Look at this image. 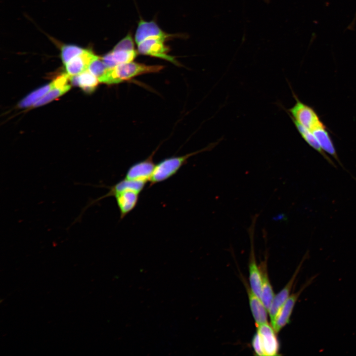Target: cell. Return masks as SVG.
Listing matches in <instances>:
<instances>
[{"instance_id": "1", "label": "cell", "mask_w": 356, "mask_h": 356, "mask_svg": "<svg viewBox=\"0 0 356 356\" xmlns=\"http://www.w3.org/2000/svg\"><path fill=\"white\" fill-rule=\"evenodd\" d=\"M174 36L164 31L155 21L140 19L134 40L139 54L161 58L179 65L175 57L169 54L170 48L165 44Z\"/></svg>"}, {"instance_id": "2", "label": "cell", "mask_w": 356, "mask_h": 356, "mask_svg": "<svg viewBox=\"0 0 356 356\" xmlns=\"http://www.w3.org/2000/svg\"><path fill=\"white\" fill-rule=\"evenodd\" d=\"M163 68L162 65H146L133 61L109 68L103 83L119 84L141 75L159 72Z\"/></svg>"}, {"instance_id": "3", "label": "cell", "mask_w": 356, "mask_h": 356, "mask_svg": "<svg viewBox=\"0 0 356 356\" xmlns=\"http://www.w3.org/2000/svg\"><path fill=\"white\" fill-rule=\"evenodd\" d=\"M218 142L204 148L202 149L182 156H173L165 158L156 164L151 178L150 186L164 181L175 175L180 168L186 164L191 156L199 153L210 150L214 147Z\"/></svg>"}, {"instance_id": "4", "label": "cell", "mask_w": 356, "mask_h": 356, "mask_svg": "<svg viewBox=\"0 0 356 356\" xmlns=\"http://www.w3.org/2000/svg\"><path fill=\"white\" fill-rule=\"evenodd\" d=\"M131 34H128L121 40L112 50L106 54L102 59L108 68L118 65L133 61L138 54Z\"/></svg>"}, {"instance_id": "5", "label": "cell", "mask_w": 356, "mask_h": 356, "mask_svg": "<svg viewBox=\"0 0 356 356\" xmlns=\"http://www.w3.org/2000/svg\"><path fill=\"white\" fill-rule=\"evenodd\" d=\"M295 103L291 108L286 109L292 120L308 129L311 131L324 126L316 111L311 106L301 101L292 89Z\"/></svg>"}, {"instance_id": "6", "label": "cell", "mask_w": 356, "mask_h": 356, "mask_svg": "<svg viewBox=\"0 0 356 356\" xmlns=\"http://www.w3.org/2000/svg\"><path fill=\"white\" fill-rule=\"evenodd\" d=\"M316 277V275L310 277L297 292L289 296L280 309L272 326L276 333L289 322L294 308L299 297L303 291L313 282Z\"/></svg>"}, {"instance_id": "7", "label": "cell", "mask_w": 356, "mask_h": 356, "mask_svg": "<svg viewBox=\"0 0 356 356\" xmlns=\"http://www.w3.org/2000/svg\"><path fill=\"white\" fill-rule=\"evenodd\" d=\"M308 254L309 253H307L305 255L289 281L285 286L274 296L268 311L272 326L274 325L276 316L280 309L290 295V294L295 280L301 270L304 262L305 261L307 257H308Z\"/></svg>"}, {"instance_id": "8", "label": "cell", "mask_w": 356, "mask_h": 356, "mask_svg": "<svg viewBox=\"0 0 356 356\" xmlns=\"http://www.w3.org/2000/svg\"><path fill=\"white\" fill-rule=\"evenodd\" d=\"M154 152L145 160L132 165L127 170L126 178L145 182L149 181L154 172L156 164L153 161Z\"/></svg>"}, {"instance_id": "9", "label": "cell", "mask_w": 356, "mask_h": 356, "mask_svg": "<svg viewBox=\"0 0 356 356\" xmlns=\"http://www.w3.org/2000/svg\"><path fill=\"white\" fill-rule=\"evenodd\" d=\"M257 328L264 356L278 355L279 343L276 333L272 326L267 322L257 326Z\"/></svg>"}, {"instance_id": "10", "label": "cell", "mask_w": 356, "mask_h": 356, "mask_svg": "<svg viewBox=\"0 0 356 356\" xmlns=\"http://www.w3.org/2000/svg\"><path fill=\"white\" fill-rule=\"evenodd\" d=\"M66 79L64 76L62 75L59 76L51 83L37 89L27 95L19 102L18 107L25 108L33 106L52 88L56 86L64 85L66 84Z\"/></svg>"}, {"instance_id": "11", "label": "cell", "mask_w": 356, "mask_h": 356, "mask_svg": "<svg viewBox=\"0 0 356 356\" xmlns=\"http://www.w3.org/2000/svg\"><path fill=\"white\" fill-rule=\"evenodd\" d=\"M140 192L132 190L119 192L115 197L120 212L121 219H124L136 206Z\"/></svg>"}, {"instance_id": "12", "label": "cell", "mask_w": 356, "mask_h": 356, "mask_svg": "<svg viewBox=\"0 0 356 356\" xmlns=\"http://www.w3.org/2000/svg\"><path fill=\"white\" fill-rule=\"evenodd\" d=\"M146 182L142 181L132 180L125 178L114 185L108 187L109 191L105 195L92 201H90L85 207V210L98 201L110 196H114L117 193L127 190H132L141 192L144 189Z\"/></svg>"}, {"instance_id": "13", "label": "cell", "mask_w": 356, "mask_h": 356, "mask_svg": "<svg viewBox=\"0 0 356 356\" xmlns=\"http://www.w3.org/2000/svg\"><path fill=\"white\" fill-rule=\"evenodd\" d=\"M98 56L85 49L80 55L65 64L66 73L70 76L78 75L88 69L90 63Z\"/></svg>"}, {"instance_id": "14", "label": "cell", "mask_w": 356, "mask_h": 356, "mask_svg": "<svg viewBox=\"0 0 356 356\" xmlns=\"http://www.w3.org/2000/svg\"><path fill=\"white\" fill-rule=\"evenodd\" d=\"M312 132L317 139L322 150L326 153H328L332 156L344 169L339 158L333 141L328 131L326 130L325 126L317 128Z\"/></svg>"}, {"instance_id": "15", "label": "cell", "mask_w": 356, "mask_h": 356, "mask_svg": "<svg viewBox=\"0 0 356 356\" xmlns=\"http://www.w3.org/2000/svg\"><path fill=\"white\" fill-rule=\"evenodd\" d=\"M70 80L72 85L80 87L87 93L94 91L99 82L88 69L78 75L70 76Z\"/></svg>"}, {"instance_id": "16", "label": "cell", "mask_w": 356, "mask_h": 356, "mask_svg": "<svg viewBox=\"0 0 356 356\" xmlns=\"http://www.w3.org/2000/svg\"><path fill=\"white\" fill-rule=\"evenodd\" d=\"M248 294L250 309L256 326L267 323L268 311L261 300L251 289H248Z\"/></svg>"}, {"instance_id": "17", "label": "cell", "mask_w": 356, "mask_h": 356, "mask_svg": "<svg viewBox=\"0 0 356 356\" xmlns=\"http://www.w3.org/2000/svg\"><path fill=\"white\" fill-rule=\"evenodd\" d=\"M296 128L300 133L304 140L313 149L320 154L323 158L332 166L336 167V165L330 158L321 148L317 139L312 131L304 127L297 122L292 120Z\"/></svg>"}, {"instance_id": "18", "label": "cell", "mask_w": 356, "mask_h": 356, "mask_svg": "<svg viewBox=\"0 0 356 356\" xmlns=\"http://www.w3.org/2000/svg\"><path fill=\"white\" fill-rule=\"evenodd\" d=\"M262 268H260L262 278V295L261 300L267 311H269L273 299L274 297L272 286L271 285L267 271L266 264L264 263Z\"/></svg>"}, {"instance_id": "19", "label": "cell", "mask_w": 356, "mask_h": 356, "mask_svg": "<svg viewBox=\"0 0 356 356\" xmlns=\"http://www.w3.org/2000/svg\"><path fill=\"white\" fill-rule=\"evenodd\" d=\"M71 88L68 84L64 85L55 87L50 89L42 98L35 103L33 107H37L47 104L55 99L59 97L68 91Z\"/></svg>"}, {"instance_id": "20", "label": "cell", "mask_w": 356, "mask_h": 356, "mask_svg": "<svg viewBox=\"0 0 356 356\" xmlns=\"http://www.w3.org/2000/svg\"><path fill=\"white\" fill-rule=\"evenodd\" d=\"M109 68L103 62L102 58L98 56L89 64L88 70L97 78L99 82L102 83L108 72Z\"/></svg>"}, {"instance_id": "21", "label": "cell", "mask_w": 356, "mask_h": 356, "mask_svg": "<svg viewBox=\"0 0 356 356\" xmlns=\"http://www.w3.org/2000/svg\"><path fill=\"white\" fill-rule=\"evenodd\" d=\"M84 49L78 46L68 45H64L61 48V57L64 64H67L73 58L81 54Z\"/></svg>"}, {"instance_id": "22", "label": "cell", "mask_w": 356, "mask_h": 356, "mask_svg": "<svg viewBox=\"0 0 356 356\" xmlns=\"http://www.w3.org/2000/svg\"><path fill=\"white\" fill-rule=\"evenodd\" d=\"M252 344L253 349L257 355L265 356L261 345L260 337L257 332L254 335L253 338Z\"/></svg>"}]
</instances>
